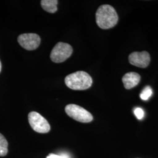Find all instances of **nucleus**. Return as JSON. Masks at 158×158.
<instances>
[{"label": "nucleus", "instance_id": "nucleus-1", "mask_svg": "<svg viewBox=\"0 0 158 158\" xmlns=\"http://www.w3.org/2000/svg\"><path fill=\"white\" fill-rule=\"evenodd\" d=\"M96 23L100 28L108 29L115 27L118 21V16L115 9L110 5H102L96 14Z\"/></svg>", "mask_w": 158, "mask_h": 158}, {"label": "nucleus", "instance_id": "nucleus-2", "mask_svg": "<svg viewBox=\"0 0 158 158\" xmlns=\"http://www.w3.org/2000/svg\"><path fill=\"white\" fill-rule=\"evenodd\" d=\"M69 88L74 90H84L90 87L93 80L90 76L83 71H79L67 76L64 79Z\"/></svg>", "mask_w": 158, "mask_h": 158}, {"label": "nucleus", "instance_id": "nucleus-3", "mask_svg": "<svg viewBox=\"0 0 158 158\" xmlns=\"http://www.w3.org/2000/svg\"><path fill=\"white\" fill-rule=\"evenodd\" d=\"M65 111L70 117L80 123H88L91 122L93 119V117L90 113L76 104H69L66 106Z\"/></svg>", "mask_w": 158, "mask_h": 158}, {"label": "nucleus", "instance_id": "nucleus-4", "mask_svg": "<svg viewBox=\"0 0 158 158\" xmlns=\"http://www.w3.org/2000/svg\"><path fill=\"white\" fill-rule=\"evenodd\" d=\"M73 53V48L69 44L59 42L51 52V60L55 63H62L68 59Z\"/></svg>", "mask_w": 158, "mask_h": 158}, {"label": "nucleus", "instance_id": "nucleus-5", "mask_svg": "<svg viewBox=\"0 0 158 158\" xmlns=\"http://www.w3.org/2000/svg\"><path fill=\"white\" fill-rule=\"evenodd\" d=\"M28 121L32 128L38 133L46 134L51 130V126L48 121L37 112L29 113Z\"/></svg>", "mask_w": 158, "mask_h": 158}, {"label": "nucleus", "instance_id": "nucleus-6", "mask_svg": "<svg viewBox=\"0 0 158 158\" xmlns=\"http://www.w3.org/2000/svg\"><path fill=\"white\" fill-rule=\"evenodd\" d=\"M18 42L26 50L33 51L39 47L40 38L37 34H23L18 36Z\"/></svg>", "mask_w": 158, "mask_h": 158}, {"label": "nucleus", "instance_id": "nucleus-7", "mask_svg": "<svg viewBox=\"0 0 158 158\" xmlns=\"http://www.w3.org/2000/svg\"><path fill=\"white\" fill-rule=\"evenodd\" d=\"M128 59L131 64L138 68H145L149 64L151 57L146 51L134 52L130 54Z\"/></svg>", "mask_w": 158, "mask_h": 158}, {"label": "nucleus", "instance_id": "nucleus-8", "mask_svg": "<svg viewBox=\"0 0 158 158\" xmlns=\"http://www.w3.org/2000/svg\"><path fill=\"white\" fill-rule=\"evenodd\" d=\"M123 83L126 89H131L139 84L141 80V76L135 72H129L123 76Z\"/></svg>", "mask_w": 158, "mask_h": 158}, {"label": "nucleus", "instance_id": "nucleus-9", "mask_svg": "<svg viewBox=\"0 0 158 158\" xmlns=\"http://www.w3.org/2000/svg\"><path fill=\"white\" fill-rule=\"evenodd\" d=\"M57 4L58 1L57 0H42L40 1L42 8L49 13H55L56 12Z\"/></svg>", "mask_w": 158, "mask_h": 158}, {"label": "nucleus", "instance_id": "nucleus-10", "mask_svg": "<svg viewBox=\"0 0 158 158\" xmlns=\"http://www.w3.org/2000/svg\"><path fill=\"white\" fill-rule=\"evenodd\" d=\"M8 153V142L6 138L0 134V156H5Z\"/></svg>", "mask_w": 158, "mask_h": 158}, {"label": "nucleus", "instance_id": "nucleus-11", "mask_svg": "<svg viewBox=\"0 0 158 158\" xmlns=\"http://www.w3.org/2000/svg\"><path fill=\"white\" fill-rule=\"evenodd\" d=\"M153 94V90L150 86H147L142 91L140 94V97L142 100L147 101L149 99V98L152 96Z\"/></svg>", "mask_w": 158, "mask_h": 158}, {"label": "nucleus", "instance_id": "nucleus-12", "mask_svg": "<svg viewBox=\"0 0 158 158\" xmlns=\"http://www.w3.org/2000/svg\"><path fill=\"white\" fill-rule=\"evenodd\" d=\"M134 114L136 116V117L138 119L141 120L143 118L145 113L144 111L141 108L136 107L134 109Z\"/></svg>", "mask_w": 158, "mask_h": 158}, {"label": "nucleus", "instance_id": "nucleus-13", "mask_svg": "<svg viewBox=\"0 0 158 158\" xmlns=\"http://www.w3.org/2000/svg\"><path fill=\"white\" fill-rule=\"evenodd\" d=\"M46 158H69V157L66 154H62V155H58L56 154L51 153L49 154Z\"/></svg>", "mask_w": 158, "mask_h": 158}, {"label": "nucleus", "instance_id": "nucleus-14", "mask_svg": "<svg viewBox=\"0 0 158 158\" xmlns=\"http://www.w3.org/2000/svg\"><path fill=\"white\" fill-rule=\"evenodd\" d=\"M1 68H2V65H1V61H0V72L1 71Z\"/></svg>", "mask_w": 158, "mask_h": 158}]
</instances>
